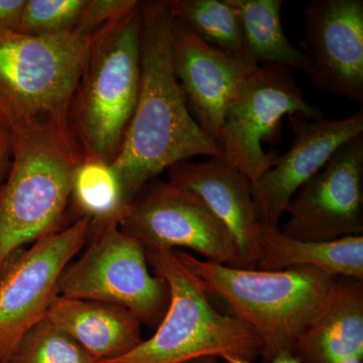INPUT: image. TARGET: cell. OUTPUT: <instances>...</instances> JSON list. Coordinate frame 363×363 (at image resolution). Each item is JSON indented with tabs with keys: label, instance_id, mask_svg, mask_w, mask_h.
I'll use <instances>...</instances> for the list:
<instances>
[{
	"label": "cell",
	"instance_id": "10",
	"mask_svg": "<svg viewBox=\"0 0 363 363\" xmlns=\"http://www.w3.org/2000/svg\"><path fill=\"white\" fill-rule=\"evenodd\" d=\"M145 188L119 226L145 250L188 248L207 262L243 269L230 233L198 196L169 182Z\"/></svg>",
	"mask_w": 363,
	"mask_h": 363
},
{
	"label": "cell",
	"instance_id": "24",
	"mask_svg": "<svg viewBox=\"0 0 363 363\" xmlns=\"http://www.w3.org/2000/svg\"><path fill=\"white\" fill-rule=\"evenodd\" d=\"M140 4L138 0H87L75 28L99 32L128 18Z\"/></svg>",
	"mask_w": 363,
	"mask_h": 363
},
{
	"label": "cell",
	"instance_id": "1",
	"mask_svg": "<svg viewBox=\"0 0 363 363\" xmlns=\"http://www.w3.org/2000/svg\"><path fill=\"white\" fill-rule=\"evenodd\" d=\"M140 79L135 109L111 166L128 205L147 183L191 157H224L189 111L177 79L167 1L142 2Z\"/></svg>",
	"mask_w": 363,
	"mask_h": 363
},
{
	"label": "cell",
	"instance_id": "23",
	"mask_svg": "<svg viewBox=\"0 0 363 363\" xmlns=\"http://www.w3.org/2000/svg\"><path fill=\"white\" fill-rule=\"evenodd\" d=\"M87 0H26L16 33L51 35L75 30Z\"/></svg>",
	"mask_w": 363,
	"mask_h": 363
},
{
	"label": "cell",
	"instance_id": "16",
	"mask_svg": "<svg viewBox=\"0 0 363 363\" xmlns=\"http://www.w3.org/2000/svg\"><path fill=\"white\" fill-rule=\"evenodd\" d=\"M292 355L300 363H363V281L336 279Z\"/></svg>",
	"mask_w": 363,
	"mask_h": 363
},
{
	"label": "cell",
	"instance_id": "7",
	"mask_svg": "<svg viewBox=\"0 0 363 363\" xmlns=\"http://www.w3.org/2000/svg\"><path fill=\"white\" fill-rule=\"evenodd\" d=\"M92 240L62 272L58 295L121 306L142 325L157 326L168 308L166 281L149 269L147 252L118 222L92 223Z\"/></svg>",
	"mask_w": 363,
	"mask_h": 363
},
{
	"label": "cell",
	"instance_id": "17",
	"mask_svg": "<svg viewBox=\"0 0 363 363\" xmlns=\"http://www.w3.org/2000/svg\"><path fill=\"white\" fill-rule=\"evenodd\" d=\"M45 319L99 363L123 357L143 342L142 323L121 306L57 295Z\"/></svg>",
	"mask_w": 363,
	"mask_h": 363
},
{
	"label": "cell",
	"instance_id": "20",
	"mask_svg": "<svg viewBox=\"0 0 363 363\" xmlns=\"http://www.w3.org/2000/svg\"><path fill=\"white\" fill-rule=\"evenodd\" d=\"M169 6L210 48L257 66L250 56L240 13L229 0H169Z\"/></svg>",
	"mask_w": 363,
	"mask_h": 363
},
{
	"label": "cell",
	"instance_id": "2",
	"mask_svg": "<svg viewBox=\"0 0 363 363\" xmlns=\"http://www.w3.org/2000/svg\"><path fill=\"white\" fill-rule=\"evenodd\" d=\"M9 133L11 162L0 186V274L26 245L59 230L86 159L70 124L44 121Z\"/></svg>",
	"mask_w": 363,
	"mask_h": 363
},
{
	"label": "cell",
	"instance_id": "28",
	"mask_svg": "<svg viewBox=\"0 0 363 363\" xmlns=\"http://www.w3.org/2000/svg\"><path fill=\"white\" fill-rule=\"evenodd\" d=\"M186 363H221V362H219L218 360L216 359V358L203 357V358H198V359L191 360V362H186Z\"/></svg>",
	"mask_w": 363,
	"mask_h": 363
},
{
	"label": "cell",
	"instance_id": "14",
	"mask_svg": "<svg viewBox=\"0 0 363 363\" xmlns=\"http://www.w3.org/2000/svg\"><path fill=\"white\" fill-rule=\"evenodd\" d=\"M171 13L174 69L189 111L203 133L220 147L227 105L243 78L257 66L212 49L181 16Z\"/></svg>",
	"mask_w": 363,
	"mask_h": 363
},
{
	"label": "cell",
	"instance_id": "27",
	"mask_svg": "<svg viewBox=\"0 0 363 363\" xmlns=\"http://www.w3.org/2000/svg\"><path fill=\"white\" fill-rule=\"evenodd\" d=\"M225 363H257L255 360L242 359V358L238 357H225L223 359ZM264 363H300L293 357L292 354H281L279 357L274 358L269 362Z\"/></svg>",
	"mask_w": 363,
	"mask_h": 363
},
{
	"label": "cell",
	"instance_id": "25",
	"mask_svg": "<svg viewBox=\"0 0 363 363\" xmlns=\"http://www.w3.org/2000/svg\"><path fill=\"white\" fill-rule=\"evenodd\" d=\"M26 0H0V33L16 32Z\"/></svg>",
	"mask_w": 363,
	"mask_h": 363
},
{
	"label": "cell",
	"instance_id": "3",
	"mask_svg": "<svg viewBox=\"0 0 363 363\" xmlns=\"http://www.w3.org/2000/svg\"><path fill=\"white\" fill-rule=\"evenodd\" d=\"M208 296L257 332L264 362L292 354L307 325L328 298L337 277L315 267L262 271L223 266L174 250Z\"/></svg>",
	"mask_w": 363,
	"mask_h": 363
},
{
	"label": "cell",
	"instance_id": "8",
	"mask_svg": "<svg viewBox=\"0 0 363 363\" xmlns=\"http://www.w3.org/2000/svg\"><path fill=\"white\" fill-rule=\"evenodd\" d=\"M309 119L324 112L308 104L289 69L257 66L243 78L226 107L220 133L224 160L252 184L274 166L279 155L264 152L262 143L274 135L284 116Z\"/></svg>",
	"mask_w": 363,
	"mask_h": 363
},
{
	"label": "cell",
	"instance_id": "19",
	"mask_svg": "<svg viewBox=\"0 0 363 363\" xmlns=\"http://www.w3.org/2000/svg\"><path fill=\"white\" fill-rule=\"evenodd\" d=\"M240 13L250 56L257 66H279L308 74L307 56L289 40L281 26V0H229Z\"/></svg>",
	"mask_w": 363,
	"mask_h": 363
},
{
	"label": "cell",
	"instance_id": "21",
	"mask_svg": "<svg viewBox=\"0 0 363 363\" xmlns=\"http://www.w3.org/2000/svg\"><path fill=\"white\" fill-rule=\"evenodd\" d=\"M71 198L81 216L89 217L97 225L119 223L128 207L116 169L102 160L85 159L78 167Z\"/></svg>",
	"mask_w": 363,
	"mask_h": 363
},
{
	"label": "cell",
	"instance_id": "6",
	"mask_svg": "<svg viewBox=\"0 0 363 363\" xmlns=\"http://www.w3.org/2000/svg\"><path fill=\"white\" fill-rule=\"evenodd\" d=\"M142 4L95 40L69 112L86 159L112 162L138 101Z\"/></svg>",
	"mask_w": 363,
	"mask_h": 363
},
{
	"label": "cell",
	"instance_id": "22",
	"mask_svg": "<svg viewBox=\"0 0 363 363\" xmlns=\"http://www.w3.org/2000/svg\"><path fill=\"white\" fill-rule=\"evenodd\" d=\"M9 363H99L70 336L44 319L21 339Z\"/></svg>",
	"mask_w": 363,
	"mask_h": 363
},
{
	"label": "cell",
	"instance_id": "5",
	"mask_svg": "<svg viewBox=\"0 0 363 363\" xmlns=\"http://www.w3.org/2000/svg\"><path fill=\"white\" fill-rule=\"evenodd\" d=\"M154 274L166 281L169 305L156 333L123 357L104 363H186L203 357L255 360L262 344L252 327L217 311L202 284L174 250H145Z\"/></svg>",
	"mask_w": 363,
	"mask_h": 363
},
{
	"label": "cell",
	"instance_id": "4",
	"mask_svg": "<svg viewBox=\"0 0 363 363\" xmlns=\"http://www.w3.org/2000/svg\"><path fill=\"white\" fill-rule=\"evenodd\" d=\"M107 28L51 35L0 33V128L11 133L44 121L68 125L91 48Z\"/></svg>",
	"mask_w": 363,
	"mask_h": 363
},
{
	"label": "cell",
	"instance_id": "15",
	"mask_svg": "<svg viewBox=\"0 0 363 363\" xmlns=\"http://www.w3.org/2000/svg\"><path fill=\"white\" fill-rule=\"evenodd\" d=\"M167 172L169 184L198 196L226 227L243 269H255L260 255L262 222L247 177L223 157L181 162Z\"/></svg>",
	"mask_w": 363,
	"mask_h": 363
},
{
	"label": "cell",
	"instance_id": "13",
	"mask_svg": "<svg viewBox=\"0 0 363 363\" xmlns=\"http://www.w3.org/2000/svg\"><path fill=\"white\" fill-rule=\"evenodd\" d=\"M289 121L294 133L290 150L252 184L259 220L274 228H279L298 189L324 168L341 145L363 135L362 107L346 118L309 119L293 114Z\"/></svg>",
	"mask_w": 363,
	"mask_h": 363
},
{
	"label": "cell",
	"instance_id": "12",
	"mask_svg": "<svg viewBox=\"0 0 363 363\" xmlns=\"http://www.w3.org/2000/svg\"><path fill=\"white\" fill-rule=\"evenodd\" d=\"M301 47L317 89L363 105V0H310Z\"/></svg>",
	"mask_w": 363,
	"mask_h": 363
},
{
	"label": "cell",
	"instance_id": "18",
	"mask_svg": "<svg viewBox=\"0 0 363 363\" xmlns=\"http://www.w3.org/2000/svg\"><path fill=\"white\" fill-rule=\"evenodd\" d=\"M298 267H315L337 278L363 281V235L329 241L300 240L262 224L257 267L281 271Z\"/></svg>",
	"mask_w": 363,
	"mask_h": 363
},
{
	"label": "cell",
	"instance_id": "26",
	"mask_svg": "<svg viewBox=\"0 0 363 363\" xmlns=\"http://www.w3.org/2000/svg\"><path fill=\"white\" fill-rule=\"evenodd\" d=\"M11 162V133L0 128V186L6 178Z\"/></svg>",
	"mask_w": 363,
	"mask_h": 363
},
{
	"label": "cell",
	"instance_id": "11",
	"mask_svg": "<svg viewBox=\"0 0 363 363\" xmlns=\"http://www.w3.org/2000/svg\"><path fill=\"white\" fill-rule=\"evenodd\" d=\"M279 229L295 240L329 241L363 235V135L341 145L289 205Z\"/></svg>",
	"mask_w": 363,
	"mask_h": 363
},
{
	"label": "cell",
	"instance_id": "9",
	"mask_svg": "<svg viewBox=\"0 0 363 363\" xmlns=\"http://www.w3.org/2000/svg\"><path fill=\"white\" fill-rule=\"evenodd\" d=\"M92 220L80 216L21 250L0 274V363H9L26 333L45 319L62 272L90 238Z\"/></svg>",
	"mask_w": 363,
	"mask_h": 363
}]
</instances>
